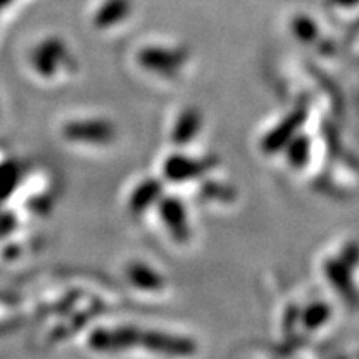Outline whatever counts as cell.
Here are the masks:
<instances>
[{
  "label": "cell",
  "instance_id": "277c9868",
  "mask_svg": "<svg viewBox=\"0 0 359 359\" xmlns=\"http://www.w3.org/2000/svg\"><path fill=\"white\" fill-rule=\"evenodd\" d=\"M185 53L167 50V48H143L138 53V62L148 70L158 72V74H173L180 67L185 64Z\"/></svg>",
  "mask_w": 359,
  "mask_h": 359
},
{
  "label": "cell",
  "instance_id": "6da1fadb",
  "mask_svg": "<svg viewBox=\"0 0 359 359\" xmlns=\"http://www.w3.org/2000/svg\"><path fill=\"white\" fill-rule=\"evenodd\" d=\"M62 135L67 140L75 143H93L107 145L115 140V127L107 120H77L69 122L62 128Z\"/></svg>",
  "mask_w": 359,
  "mask_h": 359
},
{
  "label": "cell",
  "instance_id": "8fae6325",
  "mask_svg": "<svg viewBox=\"0 0 359 359\" xmlns=\"http://www.w3.org/2000/svg\"><path fill=\"white\" fill-rule=\"evenodd\" d=\"M326 275L330 278L331 285H334L336 288L344 298H349V296L354 294V288H353V281L351 276H349L348 269L344 264H341L338 262H327L326 263Z\"/></svg>",
  "mask_w": 359,
  "mask_h": 359
},
{
  "label": "cell",
  "instance_id": "ba28073f",
  "mask_svg": "<svg viewBox=\"0 0 359 359\" xmlns=\"http://www.w3.org/2000/svg\"><path fill=\"white\" fill-rule=\"evenodd\" d=\"M161 196V183L155 178H148L142 182L140 185L135 188L132 195H130L128 206L130 212L135 215H140L150 208L155 201H158Z\"/></svg>",
  "mask_w": 359,
  "mask_h": 359
},
{
  "label": "cell",
  "instance_id": "7c38bea8",
  "mask_svg": "<svg viewBox=\"0 0 359 359\" xmlns=\"http://www.w3.org/2000/svg\"><path fill=\"white\" fill-rule=\"evenodd\" d=\"M309 150H311V147H309L308 138H304V137L293 138V142H290V145L286 147L288 161L296 168L303 167V165L308 161Z\"/></svg>",
  "mask_w": 359,
  "mask_h": 359
},
{
  "label": "cell",
  "instance_id": "3957f363",
  "mask_svg": "<svg viewBox=\"0 0 359 359\" xmlns=\"http://www.w3.org/2000/svg\"><path fill=\"white\" fill-rule=\"evenodd\" d=\"M138 344L151 351L163 354H191L195 351V343L185 338L168 336L155 331H140L138 334Z\"/></svg>",
  "mask_w": 359,
  "mask_h": 359
},
{
  "label": "cell",
  "instance_id": "4fadbf2b",
  "mask_svg": "<svg viewBox=\"0 0 359 359\" xmlns=\"http://www.w3.org/2000/svg\"><path fill=\"white\" fill-rule=\"evenodd\" d=\"M331 309L327 308V304L325 303H314L309 306L306 311L303 314V323L304 326L309 327V330H316L325 325V323L330 320Z\"/></svg>",
  "mask_w": 359,
  "mask_h": 359
},
{
  "label": "cell",
  "instance_id": "30bf717a",
  "mask_svg": "<svg viewBox=\"0 0 359 359\" xmlns=\"http://www.w3.org/2000/svg\"><path fill=\"white\" fill-rule=\"evenodd\" d=\"M201 127V116L195 109H188L180 115L177 120V125L173 128L172 140L177 143V145H183V143L191 142L195 138L196 132H198Z\"/></svg>",
  "mask_w": 359,
  "mask_h": 359
},
{
  "label": "cell",
  "instance_id": "5b68a950",
  "mask_svg": "<svg viewBox=\"0 0 359 359\" xmlns=\"http://www.w3.org/2000/svg\"><path fill=\"white\" fill-rule=\"evenodd\" d=\"M160 215L165 226L177 241H187L190 238L185 206L178 198H163L160 201Z\"/></svg>",
  "mask_w": 359,
  "mask_h": 359
},
{
  "label": "cell",
  "instance_id": "52a82bcc",
  "mask_svg": "<svg viewBox=\"0 0 359 359\" xmlns=\"http://www.w3.org/2000/svg\"><path fill=\"white\" fill-rule=\"evenodd\" d=\"M212 165V161H196L183 155H172L165 161L163 173L170 182H185L203 175Z\"/></svg>",
  "mask_w": 359,
  "mask_h": 359
},
{
  "label": "cell",
  "instance_id": "7a4b0ae2",
  "mask_svg": "<svg viewBox=\"0 0 359 359\" xmlns=\"http://www.w3.org/2000/svg\"><path fill=\"white\" fill-rule=\"evenodd\" d=\"M62 64H69V53H65V47L57 39H50L39 45L32 53L34 69L42 77L48 79L55 75Z\"/></svg>",
  "mask_w": 359,
  "mask_h": 359
},
{
  "label": "cell",
  "instance_id": "5bb4252c",
  "mask_svg": "<svg viewBox=\"0 0 359 359\" xmlns=\"http://www.w3.org/2000/svg\"><path fill=\"white\" fill-rule=\"evenodd\" d=\"M20 170L17 165L6 163L0 167V198L11 195L12 190H15V185L19 183Z\"/></svg>",
  "mask_w": 359,
  "mask_h": 359
},
{
  "label": "cell",
  "instance_id": "8992f818",
  "mask_svg": "<svg viewBox=\"0 0 359 359\" xmlns=\"http://www.w3.org/2000/svg\"><path fill=\"white\" fill-rule=\"evenodd\" d=\"M304 110H296L293 114L286 116L283 122L269 132L268 137H264L262 143L263 151L266 154H275L280 148H285L291 142V138H294L296 132L302 127L304 122Z\"/></svg>",
  "mask_w": 359,
  "mask_h": 359
},
{
  "label": "cell",
  "instance_id": "9c48e42d",
  "mask_svg": "<svg viewBox=\"0 0 359 359\" xmlns=\"http://www.w3.org/2000/svg\"><path fill=\"white\" fill-rule=\"evenodd\" d=\"M127 278L132 285L137 286L140 290H148V291H158L163 288L165 281L161 275L151 269L148 264L143 263H130L127 268Z\"/></svg>",
  "mask_w": 359,
  "mask_h": 359
}]
</instances>
